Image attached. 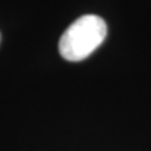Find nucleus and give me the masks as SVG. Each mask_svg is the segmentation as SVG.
<instances>
[{
  "label": "nucleus",
  "mask_w": 151,
  "mask_h": 151,
  "mask_svg": "<svg viewBox=\"0 0 151 151\" xmlns=\"http://www.w3.org/2000/svg\"><path fill=\"white\" fill-rule=\"evenodd\" d=\"M106 22L99 16L87 14L77 18L59 39V52L69 62L88 58L106 38Z\"/></svg>",
  "instance_id": "f257e3e1"
}]
</instances>
